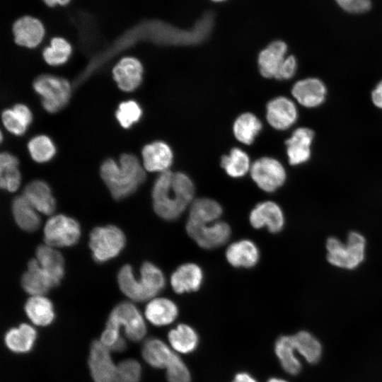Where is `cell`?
Masks as SVG:
<instances>
[{"mask_svg": "<svg viewBox=\"0 0 382 382\" xmlns=\"http://www.w3.org/2000/svg\"><path fill=\"white\" fill-rule=\"evenodd\" d=\"M142 115L140 105L133 100L123 101L119 104L115 117L120 125L125 129L137 122Z\"/></svg>", "mask_w": 382, "mask_h": 382, "instance_id": "obj_41", "label": "cell"}, {"mask_svg": "<svg viewBox=\"0 0 382 382\" xmlns=\"http://www.w3.org/2000/svg\"><path fill=\"white\" fill-rule=\"evenodd\" d=\"M36 257L41 268L59 284L64 271V262L62 254L54 247L45 244L37 247Z\"/></svg>", "mask_w": 382, "mask_h": 382, "instance_id": "obj_27", "label": "cell"}, {"mask_svg": "<svg viewBox=\"0 0 382 382\" xmlns=\"http://www.w3.org/2000/svg\"><path fill=\"white\" fill-rule=\"evenodd\" d=\"M144 315L153 325L164 326L172 323L178 317L176 304L167 298H154L146 304Z\"/></svg>", "mask_w": 382, "mask_h": 382, "instance_id": "obj_25", "label": "cell"}, {"mask_svg": "<svg viewBox=\"0 0 382 382\" xmlns=\"http://www.w3.org/2000/svg\"><path fill=\"white\" fill-rule=\"evenodd\" d=\"M144 169L149 172L168 170L173 162V152L163 141H156L145 145L141 151Z\"/></svg>", "mask_w": 382, "mask_h": 382, "instance_id": "obj_20", "label": "cell"}, {"mask_svg": "<svg viewBox=\"0 0 382 382\" xmlns=\"http://www.w3.org/2000/svg\"><path fill=\"white\" fill-rule=\"evenodd\" d=\"M168 338L173 349L183 354L193 352L199 341L196 331L186 324H179L175 328L170 330Z\"/></svg>", "mask_w": 382, "mask_h": 382, "instance_id": "obj_35", "label": "cell"}, {"mask_svg": "<svg viewBox=\"0 0 382 382\" xmlns=\"http://www.w3.org/2000/svg\"><path fill=\"white\" fill-rule=\"evenodd\" d=\"M12 214L17 225L26 231L38 228L40 219L37 210L23 195L16 197L12 202Z\"/></svg>", "mask_w": 382, "mask_h": 382, "instance_id": "obj_30", "label": "cell"}, {"mask_svg": "<svg viewBox=\"0 0 382 382\" xmlns=\"http://www.w3.org/2000/svg\"><path fill=\"white\" fill-rule=\"evenodd\" d=\"M185 229L188 236L199 247L207 250L224 245L231 233L229 225L219 220L208 224L187 221Z\"/></svg>", "mask_w": 382, "mask_h": 382, "instance_id": "obj_10", "label": "cell"}, {"mask_svg": "<svg viewBox=\"0 0 382 382\" xmlns=\"http://www.w3.org/2000/svg\"><path fill=\"white\" fill-rule=\"evenodd\" d=\"M117 366V382H139L141 368L137 361L128 359L120 361Z\"/></svg>", "mask_w": 382, "mask_h": 382, "instance_id": "obj_42", "label": "cell"}, {"mask_svg": "<svg viewBox=\"0 0 382 382\" xmlns=\"http://www.w3.org/2000/svg\"><path fill=\"white\" fill-rule=\"evenodd\" d=\"M267 382H287V381L283 379H280V378H271Z\"/></svg>", "mask_w": 382, "mask_h": 382, "instance_id": "obj_49", "label": "cell"}, {"mask_svg": "<svg viewBox=\"0 0 382 382\" xmlns=\"http://www.w3.org/2000/svg\"><path fill=\"white\" fill-rule=\"evenodd\" d=\"M227 262L234 267L250 268L260 259V251L254 242L242 239L230 244L226 250Z\"/></svg>", "mask_w": 382, "mask_h": 382, "instance_id": "obj_22", "label": "cell"}, {"mask_svg": "<svg viewBox=\"0 0 382 382\" xmlns=\"http://www.w3.org/2000/svg\"><path fill=\"white\" fill-rule=\"evenodd\" d=\"M267 120L274 129L284 130L289 128L298 117L296 105L286 97H277L267 105Z\"/></svg>", "mask_w": 382, "mask_h": 382, "instance_id": "obj_15", "label": "cell"}, {"mask_svg": "<svg viewBox=\"0 0 382 382\" xmlns=\"http://www.w3.org/2000/svg\"><path fill=\"white\" fill-rule=\"evenodd\" d=\"M79 224L71 217L59 214L52 216L44 228V240L50 246L69 247L79 239Z\"/></svg>", "mask_w": 382, "mask_h": 382, "instance_id": "obj_9", "label": "cell"}, {"mask_svg": "<svg viewBox=\"0 0 382 382\" xmlns=\"http://www.w3.org/2000/svg\"><path fill=\"white\" fill-rule=\"evenodd\" d=\"M13 33L17 45L33 48L42 40L45 28L39 20L30 16H23L13 23Z\"/></svg>", "mask_w": 382, "mask_h": 382, "instance_id": "obj_21", "label": "cell"}, {"mask_svg": "<svg viewBox=\"0 0 382 382\" xmlns=\"http://www.w3.org/2000/svg\"><path fill=\"white\" fill-rule=\"evenodd\" d=\"M141 354L150 366L166 369L177 355L166 343L157 338H149L145 341Z\"/></svg>", "mask_w": 382, "mask_h": 382, "instance_id": "obj_26", "label": "cell"}, {"mask_svg": "<svg viewBox=\"0 0 382 382\" xmlns=\"http://www.w3.org/2000/svg\"><path fill=\"white\" fill-rule=\"evenodd\" d=\"M202 268L197 264L187 262L180 265L170 276V285L179 294L197 291L203 282Z\"/></svg>", "mask_w": 382, "mask_h": 382, "instance_id": "obj_17", "label": "cell"}, {"mask_svg": "<svg viewBox=\"0 0 382 382\" xmlns=\"http://www.w3.org/2000/svg\"><path fill=\"white\" fill-rule=\"evenodd\" d=\"M253 180L258 187L267 192L276 191L286 180V171L277 160L262 157L255 161L250 167Z\"/></svg>", "mask_w": 382, "mask_h": 382, "instance_id": "obj_11", "label": "cell"}, {"mask_svg": "<svg viewBox=\"0 0 382 382\" xmlns=\"http://www.w3.org/2000/svg\"><path fill=\"white\" fill-rule=\"evenodd\" d=\"M21 284L23 289L32 296H43L51 289L58 285L43 270L36 259L28 264V270L23 274Z\"/></svg>", "mask_w": 382, "mask_h": 382, "instance_id": "obj_19", "label": "cell"}, {"mask_svg": "<svg viewBox=\"0 0 382 382\" xmlns=\"http://www.w3.org/2000/svg\"><path fill=\"white\" fill-rule=\"evenodd\" d=\"M119 162L118 165L113 159L108 158L100 168V176L115 199L132 195L146 179V170L136 156L123 154Z\"/></svg>", "mask_w": 382, "mask_h": 382, "instance_id": "obj_2", "label": "cell"}, {"mask_svg": "<svg viewBox=\"0 0 382 382\" xmlns=\"http://www.w3.org/2000/svg\"><path fill=\"white\" fill-rule=\"evenodd\" d=\"M223 212L220 204L210 198L194 199L189 207L188 221L208 224L219 220Z\"/></svg>", "mask_w": 382, "mask_h": 382, "instance_id": "obj_28", "label": "cell"}, {"mask_svg": "<svg viewBox=\"0 0 382 382\" xmlns=\"http://www.w3.org/2000/svg\"><path fill=\"white\" fill-rule=\"evenodd\" d=\"M262 129V123L253 114L241 115L233 124V133L237 140L245 144H251Z\"/></svg>", "mask_w": 382, "mask_h": 382, "instance_id": "obj_36", "label": "cell"}, {"mask_svg": "<svg viewBox=\"0 0 382 382\" xmlns=\"http://www.w3.org/2000/svg\"><path fill=\"white\" fill-rule=\"evenodd\" d=\"M23 195L38 212L50 215L55 210L56 203L51 189L42 180H35L28 183Z\"/></svg>", "mask_w": 382, "mask_h": 382, "instance_id": "obj_23", "label": "cell"}, {"mask_svg": "<svg viewBox=\"0 0 382 382\" xmlns=\"http://www.w3.org/2000/svg\"><path fill=\"white\" fill-rule=\"evenodd\" d=\"M296 351L301 354L310 364L318 362L322 353L319 341L307 331H301L292 335Z\"/></svg>", "mask_w": 382, "mask_h": 382, "instance_id": "obj_37", "label": "cell"}, {"mask_svg": "<svg viewBox=\"0 0 382 382\" xmlns=\"http://www.w3.org/2000/svg\"><path fill=\"white\" fill-rule=\"evenodd\" d=\"M25 311L35 325L46 326L54 318L52 302L43 296H32L25 303Z\"/></svg>", "mask_w": 382, "mask_h": 382, "instance_id": "obj_32", "label": "cell"}, {"mask_svg": "<svg viewBox=\"0 0 382 382\" xmlns=\"http://www.w3.org/2000/svg\"><path fill=\"white\" fill-rule=\"evenodd\" d=\"M314 133L309 128L296 129L285 141L289 163L297 166L306 163L311 157Z\"/></svg>", "mask_w": 382, "mask_h": 382, "instance_id": "obj_16", "label": "cell"}, {"mask_svg": "<svg viewBox=\"0 0 382 382\" xmlns=\"http://www.w3.org/2000/svg\"><path fill=\"white\" fill-rule=\"evenodd\" d=\"M110 352L100 340L92 342L88 365L94 382H117L118 366L112 361Z\"/></svg>", "mask_w": 382, "mask_h": 382, "instance_id": "obj_12", "label": "cell"}, {"mask_svg": "<svg viewBox=\"0 0 382 382\" xmlns=\"http://www.w3.org/2000/svg\"><path fill=\"white\" fill-rule=\"evenodd\" d=\"M195 185L184 173H161L152 188L154 210L166 221L177 219L194 200Z\"/></svg>", "mask_w": 382, "mask_h": 382, "instance_id": "obj_1", "label": "cell"}, {"mask_svg": "<svg viewBox=\"0 0 382 382\" xmlns=\"http://www.w3.org/2000/svg\"><path fill=\"white\" fill-rule=\"evenodd\" d=\"M143 66L137 59L126 57L112 68V75L117 86L123 91L137 89L142 81Z\"/></svg>", "mask_w": 382, "mask_h": 382, "instance_id": "obj_14", "label": "cell"}, {"mask_svg": "<svg viewBox=\"0 0 382 382\" xmlns=\"http://www.w3.org/2000/svg\"><path fill=\"white\" fill-rule=\"evenodd\" d=\"M296 350L292 335L279 337L274 345V352L284 370L291 375L298 374L301 369L299 360L296 357Z\"/></svg>", "mask_w": 382, "mask_h": 382, "instance_id": "obj_34", "label": "cell"}, {"mask_svg": "<svg viewBox=\"0 0 382 382\" xmlns=\"http://www.w3.org/2000/svg\"><path fill=\"white\" fill-rule=\"evenodd\" d=\"M18 160L8 152L0 155V185L8 192H15L21 185V175L18 168Z\"/></svg>", "mask_w": 382, "mask_h": 382, "instance_id": "obj_33", "label": "cell"}, {"mask_svg": "<svg viewBox=\"0 0 382 382\" xmlns=\"http://www.w3.org/2000/svg\"><path fill=\"white\" fill-rule=\"evenodd\" d=\"M371 99L376 107L382 109V81H381L373 90L371 93Z\"/></svg>", "mask_w": 382, "mask_h": 382, "instance_id": "obj_46", "label": "cell"}, {"mask_svg": "<svg viewBox=\"0 0 382 382\" xmlns=\"http://www.w3.org/2000/svg\"><path fill=\"white\" fill-rule=\"evenodd\" d=\"M366 240L359 233L352 231L344 244L335 237L326 241L327 260L335 267L353 270L357 267L365 257Z\"/></svg>", "mask_w": 382, "mask_h": 382, "instance_id": "obj_5", "label": "cell"}, {"mask_svg": "<svg viewBox=\"0 0 382 382\" xmlns=\"http://www.w3.org/2000/svg\"><path fill=\"white\" fill-rule=\"evenodd\" d=\"M28 149L31 158L38 163L51 160L56 153L52 141L42 134L33 137L28 143Z\"/></svg>", "mask_w": 382, "mask_h": 382, "instance_id": "obj_40", "label": "cell"}, {"mask_svg": "<svg viewBox=\"0 0 382 382\" xmlns=\"http://www.w3.org/2000/svg\"><path fill=\"white\" fill-rule=\"evenodd\" d=\"M221 166L233 178L243 177L251 167L248 156L238 148L232 149L228 155L222 156Z\"/></svg>", "mask_w": 382, "mask_h": 382, "instance_id": "obj_38", "label": "cell"}, {"mask_svg": "<svg viewBox=\"0 0 382 382\" xmlns=\"http://www.w3.org/2000/svg\"><path fill=\"white\" fill-rule=\"evenodd\" d=\"M326 87L316 78H307L297 81L291 89L294 98L306 108H316L321 105L326 96Z\"/></svg>", "mask_w": 382, "mask_h": 382, "instance_id": "obj_18", "label": "cell"}, {"mask_svg": "<svg viewBox=\"0 0 382 382\" xmlns=\"http://www.w3.org/2000/svg\"><path fill=\"white\" fill-rule=\"evenodd\" d=\"M214 23V14L205 13L187 30L180 29L161 21H151L143 25L144 37L158 44L192 45L202 42L209 35Z\"/></svg>", "mask_w": 382, "mask_h": 382, "instance_id": "obj_3", "label": "cell"}, {"mask_svg": "<svg viewBox=\"0 0 382 382\" xmlns=\"http://www.w3.org/2000/svg\"><path fill=\"white\" fill-rule=\"evenodd\" d=\"M212 1H224V0H212Z\"/></svg>", "mask_w": 382, "mask_h": 382, "instance_id": "obj_50", "label": "cell"}, {"mask_svg": "<svg viewBox=\"0 0 382 382\" xmlns=\"http://www.w3.org/2000/svg\"><path fill=\"white\" fill-rule=\"evenodd\" d=\"M71 54L70 44L64 38L56 37L50 41V45L44 49L42 56L50 65L58 66L64 64Z\"/></svg>", "mask_w": 382, "mask_h": 382, "instance_id": "obj_39", "label": "cell"}, {"mask_svg": "<svg viewBox=\"0 0 382 382\" xmlns=\"http://www.w3.org/2000/svg\"><path fill=\"white\" fill-rule=\"evenodd\" d=\"M36 338V331L31 325L23 323L18 328L10 329L5 335L7 347L16 353L29 352Z\"/></svg>", "mask_w": 382, "mask_h": 382, "instance_id": "obj_31", "label": "cell"}, {"mask_svg": "<svg viewBox=\"0 0 382 382\" xmlns=\"http://www.w3.org/2000/svg\"><path fill=\"white\" fill-rule=\"evenodd\" d=\"M125 237L117 226L108 225L93 228L89 246L96 262H104L116 257L123 249Z\"/></svg>", "mask_w": 382, "mask_h": 382, "instance_id": "obj_7", "label": "cell"}, {"mask_svg": "<svg viewBox=\"0 0 382 382\" xmlns=\"http://www.w3.org/2000/svg\"><path fill=\"white\" fill-rule=\"evenodd\" d=\"M166 376L168 382H191L190 371L178 354L166 369Z\"/></svg>", "mask_w": 382, "mask_h": 382, "instance_id": "obj_43", "label": "cell"}, {"mask_svg": "<svg viewBox=\"0 0 382 382\" xmlns=\"http://www.w3.org/2000/svg\"><path fill=\"white\" fill-rule=\"evenodd\" d=\"M33 119L30 109L24 104H16L13 108L6 109L1 113V120L5 128L11 133L23 134Z\"/></svg>", "mask_w": 382, "mask_h": 382, "instance_id": "obj_29", "label": "cell"}, {"mask_svg": "<svg viewBox=\"0 0 382 382\" xmlns=\"http://www.w3.org/2000/svg\"><path fill=\"white\" fill-rule=\"evenodd\" d=\"M70 0H43V1L49 6H54L57 4L62 6L66 5Z\"/></svg>", "mask_w": 382, "mask_h": 382, "instance_id": "obj_48", "label": "cell"}, {"mask_svg": "<svg viewBox=\"0 0 382 382\" xmlns=\"http://www.w3.org/2000/svg\"><path fill=\"white\" fill-rule=\"evenodd\" d=\"M120 290L135 301H150L164 288L166 279L162 271L151 262H144L139 279L134 277L130 265H124L117 274Z\"/></svg>", "mask_w": 382, "mask_h": 382, "instance_id": "obj_4", "label": "cell"}, {"mask_svg": "<svg viewBox=\"0 0 382 382\" xmlns=\"http://www.w3.org/2000/svg\"><path fill=\"white\" fill-rule=\"evenodd\" d=\"M287 46L283 41L277 40L270 43L260 52L258 56V66L260 74L266 78H274L285 59Z\"/></svg>", "mask_w": 382, "mask_h": 382, "instance_id": "obj_24", "label": "cell"}, {"mask_svg": "<svg viewBox=\"0 0 382 382\" xmlns=\"http://www.w3.org/2000/svg\"><path fill=\"white\" fill-rule=\"evenodd\" d=\"M33 88L41 96L43 108L50 113L65 107L70 99L71 87L65 79L51 74H42L33 81Z\"/></svg>", "mask_w": 382, "mask_h": 382, "instance_id": "obj_6", "label": "cell"}, {"mask_svg": "<svg viewBox=\"0 0 382 382\" xmlns=\"http://www.w3.org/2000/svg\"><path fill=\"white\" fill-rule=\"evenodd\" d=\"M233 382H257V381L249 374L242 372L235 376Z\"/></svg>", "mask_w": 382, "mask_h": 382, "instance_id": "obj_47", "label": "cell"}, {"mask_svg": "<svg viewBox=\"0 0 382 382\" xmlns=\"http://www.w3.org/2000/svg\"><path fill=\"white\" fill-rule=\"evenodd\" d=\"M249 221L254 228L266 227L271 233H278L284 227V216L281 207L274 202L264 201L251 210Z\"/></svg>", "mask_w": 382, "mask_h": 382, "instance_id": "obj_13", "label": "cell"}, {"mask_svg": "<svg viewBox=\"0 0 382 382\" xmlns=\"http://www.w3.org/2000/svg\"><path fill=\"white\" fill-rule=\"evenodd\" d=\"M345 11L351 13H362L371 8V0H335Z\"/></svg>", "mask_w": 382, "mask_h": 382, "instance_id": "obj_44", "label": "cell"}, {"mask_svg": "<svg viewBox=\"0 0 382 382\" xmlns=\"http://www.w3.org/2000/svg\"><path fill=\"white\" fill-rule=\"evenodd\" d=\"M296 68L297 62L296 58L292 55L288 56L279 68L274 79L278 80H288L294 76Z\"/></svg>", "mask_w": 382, "mask_h": 382, "instance_id": "obj_45", "label": "cell"}, {"mask_svg": "<svg viewBox=\"0 0 382 382\" xmlns=\"http://www.w3.org/2000/svg\"><path fill=\"white\" fill-rule=\"evenodd\" d=\"M120 330L124 328L125 336L129 340H141L146 332L144 320L137 308L129 302L117 305L110 313L107 324Z\"/></svg>", "mask_w": 382, "mask_h": 382, "instance_id": "obj_8", "label": "cell"}]
</instances>
